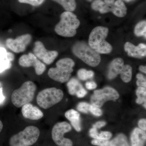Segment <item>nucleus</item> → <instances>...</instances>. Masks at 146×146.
<instances>
[{
	"instance_id": "13",
	"label": "nucleus",
	"mask_w": 146,
	"mask_h": 146,
	"mask_svg": "<svg viewBox=\"0 0 146 146\" xmlns=\"http://www.w3.org/2000/svg\"><path fill=\"white\" fill-rule=\"evenodd\" d=\"M31 35H23L15 39L9 38L7 39L6 44L9 49L16 53H21L25 50L26 47L31 42Z\"/></svg>"
},
{
	"instance_id": "10",
	"label": "nucleus",
	"mask_w": 146,
	"mask_h": 146,
	"mask_svg": "<svg viewBox=\"0 0 146 146\" xmlns=\"http://www.w3.org/2000/svg\"><path fill=\"white\" fill-rule=\"evenodd\" d=\"M119 97V94L114 88L110 86L94 91L91 98L92 105L100 108L108 101L116 100Z\"/></svg>"
},
{
	"instance_id": "36",
	"label": "nucleus",
	"mask_w": 146,
	"mask_h": 146,
	"mask_svg": "<svg viewBox=\"0 0 146 146\" xmlns=\"http://www.w3.org/2000/svg\"><path fill=\"white\" fill-rule=\"evenodd\" d=\"M106 125V123L104 121H100L94 124L93 126V127L97 129H100Z\"/></svg>"
},
{
	"instance_id": "9",
	"label": "nucleus",
	"mask_w": 146,
	"mask_h": 146,
	"mask_svg": "<svg viewBox=\"0 0 146 146\" xmlns=\"http://www.w3.org/2000/svg\"><path fill=\"white\" fill-rule=\"evenodd\" d=\"M72 129L70 125L67 122L56 123L52 130V137L55 143L58 146H73L72 141L64 136V134L71 131Z\"/></svg>"
},
{
	"instance_id": "15",
	"label": "nucleus",
	"mask_w": 146,
	"mask_h": 146,
	"mask_svg": "<svg viewBox=\"0 0 146 146\" xmlns=\"http://www.w3.org/2000/svg\"><path fill=\"white\" fill-rule=\"evenodd\" d=\"M21 112L24 118L31 120L40 119L44 117L43 112L30 103L22 106Z\"/></svg>"
},
{
	"instance_id": "6",
	"label": "nucleus",
	"mask_w": 146,
	"mask_h": 146,
	"mask_svg": "<svg viewBox=\"0 0 146 146\" xmlns=\"http://www.w3.org/2000/svg\"><path fill=\"white\" fill-rule=\"evenodd\" d=\"M74 54L91 67H96L101 60L99 54L96 52L84 42L76 43L72 48Z\"/></svg>"
},
{
	"instance_id": "29",
	"label": "nucleus",
	"mask_w": 146,
	"mask_h": 146,
	"mask_svg": "<svg viewBox=\"0 0 146 146\" xmlns=\"http://www.w3.org/2000/svg\"><path fill=\"white\" fill-rule=\"evenodd\" d=\"M91 144L98 146H111L110 141L108 140L94 139L91 141Z\"/></svg>"
},
{
	"instance_id": "32",
	"label": "nucleus",
	"mask_w": 146,
	"mask_h": 146,
	"mask_svg": "<svg viewBox=\"0 0 146 146\" xmlns=\"http://www.w3.org/2000/svg\"><path fill=\"white\" fill-rule=\"evenodd\" d=\"M87 94V91L83 87L79 89L76 93V95L78 98H82Z\"/></svg>"
},
{
	"instance_id": "24",
	"label": "nucleus",
	"mask_w": 146,
	"mask_h": 146,
	"mask_svg": "<svg viewBox=\"0 0 146 146\" xmlns=\"http://www.w3.org/2000/svg\"><path fill=\"white\" fill-rule=\"evenodd\" d=\"M136 94L138 97L136 100V102L139 104H144V107L146 108V88L142 86H138L136 91Z\"/></svg>"
},
{
	"instance_id": "23",
	"label": "nucleus",
	"mask_w": 146,
	"mask_h": 146,
	"mask_svg": "<svg viewBox=\"0 0 146 146\" xmlns=\"http://www.w3.org/2000/svg\"><path fill=\"white\" fill-rule=\"evenodd\" d=\"M110 143L111 146H129L126 136L123 133L117 135L110 141Z\"/></svg>"
},
{
	"instance_id": "26",
	"label": "nucleus",
	"mask_w": 146,
	"mask_h": 146,
	"mask_svg": "<svg viewBox=\"0 0 146 146\" xmlns=\"http://www.w3.org/2000/svg\"><path fill=\"white\" fill-rule=\"evenodd\" d=\"M78 78L81 80H87L94 77V73L92 71H88L85 69H81L77 72Z\"/></svg>"
},
{
	"instance_id": "3",
	"label": "nucleus",
	"mask_w": 146,
	"mask_h": 146,
	"mask_svg": "<svg viewBox=\"0 0 146 146\" xmlns=\"http://www.w3.org/2000/svg\"><path fill=\"white\" fill-rule=\"evenodd\" d=\"M91 8L102 14L112 12L119 18L125 17L127 8L121 0H95L91 5Z\"/></svg>"
},
{
	"instance_id": "21",
	"label": "nucleus",
	"mask_w": 146,
	"mask_h": 146,
	"mask_svg": "<svg viewBox=\"0 0 146 146\" xmlns=\"http://www.w3.org/2000/svg\"><path fill=\"white\" fill-rule=\"evenodd\" d=\"M63 7L66 11H72L76 7V0H52Z\"/></svg>"
},
{
	"instance_id": "25",
	"label": "nucleus",
	"mask_w": 146,
	"mask_h": 146,
	"mask_svg": "<svg viewBox=\"0 0 146 146\" xmlns=\"http://www.w3.org/2000/svg\"><path fill=\"white\" fill-rule=\"evenodd\" d=\"M134 33L138 36H144L146 38V21H143L137 24L134 29Z\"/></svg>"
},
{
	"instance_id": "33",
	"label": "nucleus",
	"mask_w": 146,
	"mask_h": 146,
	"mask_svg": "<svg viewBox=\"0 0 146 146\" xmlns=\"http://www.w3.org/2000/svg\"><path fill=\"white\" fill-rule=\"evenodd\" d=\"M138 125L139 127V128L145 131L146 130V119H141L139 120L138 122Z\"/></svg>"
},
{
	"instance_id": "4",
	"label": "nucleus",
	"mask_w": 146,
	"mask_h": 146,
	"mask_svg": "<svg viewBox=\"0 0 146 146\" xmlns=\"http://www.w3.org/2000/svg\"><path fill=\"white\" fill-rule=\"evenodd\" d=\"M74 65V62L71 58H62L56 62V68H50L48 72V75L54 81L65 83L70 80Z\"/></svg>"
},
{
	"instance_id": "2",
	"label": "nucleus",
	"mask_w": 146,
	"mask_h": 146,
	"mask_svg": "<svg viewBox=\"0 0 146 146\" xmlns=\"http://www.w3.org/2000/svg\"><path fill=\"white\" fill-rule=\"evenodd\" d=\"M60 21L56 25L55 31L58 35L65 37H72L77 33L80 22L76 15L71 11H65L60 16Z\"/></svg>"
},
{
	"instance_id": "12",
	"label": "nucleus",
	"mask_w": 146,
	"mask_h": 146,
	"mask_svg": "<svg viewBox=\"0 0 146 146\" xmlns=\"http://www.w3.org/2000/svg\"><path fill=\"white\" fill-rule=\"evenodd\" d=\"M19 64L25 68L34 67L35 73L37 75H41L46 70L45 64L38 60L36 56L32 53L22 56L19 58Z\"/></svg>"
},
{
	"instance_id": "27",
	"label": "nucleus",
	"mask_w": 146,
	"mask_h": 146,
	"mask_svg": "<svg viewBox=\"0 0 146 146\" xmlns=\"http://www.w3.org/2000/svg\"><path fill=\"white\" fill-rule=\"evenodd\" d=\"M11 67V62L6 58H0V73L10 69Z\"/></svg>"
},
{
	"instance_id": "30",
	"label": "nucleus",
	"mask_w": 146,
	"mask_h": 146,
	"mask_svg": "<svg viewBox=\"0 0 146 146\" xmlns=\"http://www.w3.org/2000/svg\"><path fill=\"white\" fill-rule=\"evenodd\" d=\"M45 1V0H18L20 3L28 4L33 6H38L41 5Z\"/></svg>"
},
{
	"instance_id": "38",
	"label": "nucleus",
	"mask_w": 146,
	"mask_h": 146,
	"mask_svg": "<svg viewBox=\"0 0 146 146\" xmlns=\"http://www.w3.org/2000/svg\"><path fill=\"white\" fill-rule=\"evenodd\" d=\"M6 58L10 62L13 61L14 59V56L13 53L11 52H7L6 55Z\"/></svg>"
},
{
	"instance_id": "40",
	"label": "nucleus",
	"mask_w": 146,
	"mask_h": 146,
	"mask_svg": "<svg viewBox=\"0 0 146 146\" xmlns=\"http://www.w3.org/2000/svg\"><path fill=\"white\" fill-rule=\"evenodd\" d=\"M139 70L142 72L146 74V66L141 65L139 68Z\"/></svg>"
},
{
	"instance_id": "34",
	"label": "nucleus",
	"mask_w": 146,
	"mask_h": 146,
	"mask_svg": "<svg viewBox=\"0 0 146 146\" xmlns=\"http://www.w3.org/2000/svg\"><path fill=\"white\" fill-rule=\"evenodd\" d=\"M86 88L89 90H93L97 87V84L94 81L87 82L85 84Z\"/></svg>"
},
{
	"instance_id": "31",
	"label": "nucleus",
	"mask_w": 146,
	"mask_h": 146,
	"mask_svg": "<svg viewBox=\"0 0 146 146\" xmlns=\"http://www.w3.org/2000/svg\"><path fill=\"white\" fill-rule=\"evenodd\" d=\"M89 111L92 114L97 117H100L102 115V111L100 108L95 106L94 105H90Z\"/></svg>"
},
{
	"instance_id": "11",
	"label": "nucleus",
	"mask_w": 146,
	"mask_h": 146,
	"mask_svg": "<svg viewBox=\"0 0 146 146\" xmlns=\"http://www.w3.org/2000/svg\"><path fill=\"white\" fill-rule=\"evenodd\" d=\"M33 53L37 58L42 60L47 65L52 63L58 54L56 51L46 49L44 44L40 41H36L35 43Z\"/></svg>"
},
{
	"instance_id": "22",
	"label": "nucleus",
	"mask_w": 146,
	"mask_h": 146,
	"mask_svg": "<svg viewBox=\"0 0 146 146\" xmlns=\"http://www.w3.org/2000/svg\"><path fill=\"white\" fill-rule=\"evenodd\" d=\"M121 78L125 83H128L131 80L132 76V69L129 65H124L120 73Z\"/></svg>"
},
{
	"instance_id": "28",
	"label": "nucleus",
	"mask_w": 146,
	"mask_h": 146,
	"mask_svg": "<svg viewBox=\"0 0 146 146\" xmlns=\"http://www.w3.org/2000/svg\"><path fill=\"white\" fill-rule=\"evenodd\" d=\"M90 104L85 102L79 103L77 106V109L80 112L87 113L89 111Z\"/></svg>"
},
{
	"instance_id": "42",
	"label": "nucleus",
	"mask_w": 146,
	"mask_h": 146,
	"mask_svg": "<svg viewBox=\"0 0 146 146\" xmlns=\"http://www.w3.org/2000/svg\"><path fill=\"white\" fill-rule=\"evenodd\" d=\"M86 1H88L89 2H91L93 1V0H86Z\"/></svg>"
},
{
	"instance_id": "14",
	"label": "nucleus",
	"mask_w": 146,
	"mask_h": 146,
	"mask_svg": "<svg viewBox=\"0 0 146 146\" xmlns=\"http://www.w3.org/2000/svg\"><path fill=\"white\" fill-rule=\"evenodd\" d=\"M124 49L128 55L136 58H143L146 55V46L145 44H140L135 46L132 43L127 42L124 45Z\"/></svg>"
},
{
	"instance_id": "20",
	"label": "nucleus",
	"mask_w": 146,
	"mask_h": 146,
	"mask_svg": "<svg viewBox=\"0 0 146 146\" xmlns=\"http://www.w3.org/2000/svg\"><path fill=\"white\" fill-rule=\"evenodd\" d=\"M68 92L71 95H76V93L80 89L83 87L78 80L75 78L71 79L67 84Z\"/></svg>"
},
{
	"instance_id": "8",
	"label": "nucleus",
	"mask_w": 146,
	"mask_h": 146,
	"mask_svg": "<svg viewBox=\"0 0 146 146\" xmlns=\"http://www.w3.org/2000/svg\"><path fill=\"white\" fill-rule=\"evenodd\" d=\"M63 91L55 87L47 88L39 92L36 97V102L39 107L48 109L57 104L63 99Z\"/></svg>"
},
{
	"instance_id": "41",
	"label": "nucleus",
	"mask_w": 146,
	"mask_h": 146,
	"mask_svg": "<svg viewBox=\"0 0 146 146\" xmlns=\"http://www.w3.org/2000/svg\"><path fill=\"white\" fill-rule=\"evenodd\" d=\"M3 126V123L0 120V132H1L2 130Z\"/></svg>"
},
{
	"instance_id": "18",
	"label": "nucleus",
	"mask_w": 146,
	"mask_h": 146,
	"mask_svg": "<svg viewBox=\"0 0 146 146\" xmlns=\"http://www.w3.org/2000/svg\"><path fill=\"white\" fill-rule=\"evenodd\" d=\"M65 116L77 131L79 132L81 130L80 115L78 111L74 109L69 110L65 112Z\"/></svg>"
},
{
	"instance_id": "17",
	"label": "nucleus",
	"mask_w": 146,
	"mask_h": 146,
	"mask_svg": "<svg viewBox=\"0 0 146 146\" xmlns=\"http://www.w3.org/2000/svg\"><path fill=\"white\" fill-rule=\"evenodd\" d=\"M130 140L131 146H145L146 141L145 131L139 128H136L131 133Z\"/></svg>"
},
{
	"instance_id": "16",
	"label": "nucleus",
	"mask_w": 146,
	"mask_h": 146,
	"mask_svg": "<svg viewBox=\"0 0 146 146\" xmlns=\"http://www.w3.org/2000/svg\"><path fill=\"white\" fill-rule=\"evenodd\" d=\"M124 65V62L121 58H117L112 60L108 68V78L112 80L117 77L121 72Z\"/></svg>"
},
{
	"instance_id": "1",
	"label": "nucleus",
	"mask_w": 146,
	"mask_h": 146,
	"mask_svg": "<svg viewBox=\"0 0 146 146\" xmlns=\"http://www.w3.org/2000/svg\"><path fill=\"white\" fill-rule=\"evenodd\" d=\"M108 32L109 29L105 27L98 26L93 29L89 36V46L99 54L111 52L112 46L106 40Z\"/></svg>"
},
{
	"instance_id": "5",
	"label": "nucleus",
	"mask_w": 146,
	"mask_h": 146,
	"mask_svg": "<svg viewBox=\"0 0 146 146\" xmlns=\"http://www.w3.org/2000/svg\"><path fill=\"white\" fill-rule=\"evenodd\" d=\"M36 89V85L34 82H26L20 88L13 91L11 96L12 104L16 107L20 108L30 103L34 98Z\"/></svg>"
},
{
	"instance_id": "37",
	"label": "nucleus",
	"mask_w": 146,
	"mask_h": 146,
	"mask_svg": "<svg viewBox=\"0 0 146 146\" xmlns=\"http://www.w3.org/2000/svg\"><path fill=\"white\" fill-rule=\"evenodd\" d=\"M7 53V52L5 48H0V58H6Z\"/></svg>"
},
{
	"instance_id": "19",
	"label": "nucleus",
	"mask_w": 146,
	"mask_h": 146,
	"mask_svg": "<svg viewBox=\"0 0 146 146\" xmlns=\"http://www.w3.org/2000/svg\"><path fill=\"white\" fill-rule=\"evenodd\" d=\"M89 135L95 139L109 140L111 138L112 134L108 131H103L99 133L97 129L93 127L89 131Z\"/></svg>"
},
{
	"instance_id": "35",
	"label": "nucleus",
	"mask_w": 146,
	"mask_h": 146,
	"mask_svg": "<svg viewBox=\"0 0 146 146\" xmlns=\"http://www.w3.org/2000/svg\"><path fill=\"white\" fill-rule=\"evenodd\" d=\"M136 84L138 86H142L146 88V78L145 77L140 79H138L136 82Z\"/></svg>"
},
{
	"instance_id": "39",
	"label": "nucleus",
	"mask_w": 146,
	"mask_h": 146,
	"mask_svg": "<svg viewBox=\"0 0 146 146\" xmlns=\"http://www.w3.org/2000/svg\"><path fill=\"white\" fill-rule=\"evenodd\" d=\"M5 100V97L4 96L3 93L2 88L1 87L0 85V104L3 103Z\"/></svg>"
},
{
	"instance_id": "7",
	"label": "nucleus",
	"mask_w": 146,
	"mask_h": 146,
	"mask_svg": "<svg viewBox=\"0 0 146 146\" xmlns=\"http://www.w3.org/2000/svg\"><path fill=\"white\" fill-rule=\"evenodd\" d=\"M39 135L40 131L38 127L34 126H29L10 138L9 145L32 146L37 141Z\"/></svg>"
}]
</instances>
